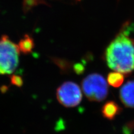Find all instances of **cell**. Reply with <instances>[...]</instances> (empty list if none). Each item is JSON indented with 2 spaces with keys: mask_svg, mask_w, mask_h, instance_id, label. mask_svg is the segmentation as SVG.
I'll use <instances>...</instances> for the list:
<instances>
[{
  "mask_svg": "<svg viewBox=\"0 0 134 134\" xmlns=\"http://www.w3.org/2000/svg\"><path fill=\"white\" fill-rule=\"evenodd\" d=\"M134 24L128 21L106 49L104 58L108 66L124 75L134 72V39L130 36Z\"/></svg>",
  "mask_w": 134,
  "mask_h": 134,
  "instance_id": "6da1fadb",
  "label": "cell"
},
{
  "mask_svg": "<svg viewBox=\"0 0 134 134\" xmlns=\"http://www.w3.org/2000/svg\"><path fill=\"white\" fill-rule=\"evenodd\" d=\"M20 50L18 45L6 35L0 39V74H10L19 64Z\"/></svg>",
  "mask_w": 134,
  "mask_h": 134,
  "instance_id": "7a4b0ae2",
  "label": "cell"
},
{
  "mask_svg": "<svg viewBox=\"0 0 134 134\" xmlns=\"http://www.w3.org/2000/svg\"><path fill=\"white\" fill-rule=\"evenodd\" d=\"M82 88L86 97L91 101H102L108 95V87L105 79L97 73L91 74L84 78Z\"/></svg>",
  "mask_w": 134,
  "mask_h": 134,
  "instance_id": "3957f363",
  "label": "cell"
},
{
  "mask_svg": "<svg viewBox=\"0 0 134 134\" xmlns=\"http://www.w3.org/2000/svg\"><path fill=\"white\" fill-rule=\"evenodd\" d=\"M57 98L65 107H74L81 103L82 94L80 87L73 82H65L57 90Z\"/></svg>",
  "mask_w": 134,
  "mask_h": 134,
  "instance_id": "277c9868",
  "label": "cell"
},
{
  "mask_svg": "<svg viewBox=\"0 0 134 134\" xmlns=\"http://www.w3.org/2000/svg\"><path fill=\"white\" fill-rule=\"evenodd\" d=\"M120 98L127 108H134V81H129L121 87Z\"/></svg>",
  "mask_w": 134,
  "mask_h": 134,
  "instance_id": "5b68a950",
  "label": "cell"
},
{
  "mask_svg": "<svg viewBox=\"0 0 134 134\" xmlns=\"http://www.w3.org/2000/svg\"><path fill=\"white\" fill-rule=\"evenodd\" d=\"M122 111V108L115 101L110 100L103 104L101 112L102 116L109 120H114Z\"/></svg>",
  "mask_w": 134,
  "mask_h": 134,
  "instance_id": "8992f818",
  "label": "cell"
},
{
  "mask_svg": "<svg viewBox=\"0 0 134 134\" xmlns=\"http://www.w3.org/2000/svg\"><path fill=\"white\" fill-rule=\"evenodd\" d=\"M18 45L20 52L24 54H29L32 52L35 44L32 36L26 34L20 40Z\"/></svg>",
  "mask_w": 134,
  "mask_h": 134,
  "instance_id": "52a82bcc",
  "label": "cell"
},
{
  "mask_svg": "<svg viewBox=\"0 0 134 134\" xmlns=\"http://www.w3.org/2000/svg\"><path fill=\"white\" fill-rule=\"evenodd\" d=\"M124 81V75L119 72H112L109 73L107 76V82L110 86L115 88L120 87Z\"/></svg>",
  "mask_w": 134,
  "mask_h": 134,
  "instance_id": "ba28073f",
  "label": "cell"
},
{
  "mask_svg": "<svg viewBox=\"0 0 134 134\" xmlns=\"http://www.w3.org/2000/svg\"><path fill=\"white\" fill-rule=\"evenodd\" d=\"M44 3V0H24V8L27 11L31 7L36 5L38 3Z\"/></svg>",
  "mask_w": 134,
  "mask_h": 134,
  "instance_id": "9c48e42d",
  "label": "cell"
},
{
  "mask_svg": "<svg viewBox=\"0 0 134 134\" xmlns=\"http://www.w3.org/2000/svg\"><path fill=\"white\" fill-rule=\"evenodd\" d=\"M11 82L12 85L19 87H21L23 85V78L19 75H12V77H11Z\"/></svg>",
  "mask_w": 134,
  "mask_h": 134,
  "instance_id": "30bf717a",
  "label": "cell"
},
{
  "mask_svg": "<svg viewBox=\"0 0 134 134\" xmlns=\"http://www.w3.org/2000/svg\"><path fill=\"white\" fill-rule=\"evenodd\" d=\"M134 129V121L129 122L127 125H126L125 128L124 129V134H129Z\"/></svg>",
  "mask_w": 134,
  "mask_h": 134,
  "instance_id": "8fae6325",
  "label": "cell"
},
{
  "mask_svg": "<svg viewBox=\"0 0 134 134\" xmlns=\"http://www.w3.org/2000/svg\"><path fill=\"white\" fill-rule=\"evenodd\" d=\"M78 1H80V0H78Z\"/></svg>",
  "mask_w": 134,
  "mask_h": 134,
  "instance_id": "7c38bea8",
  "label": "cell"
}]
</instances>
